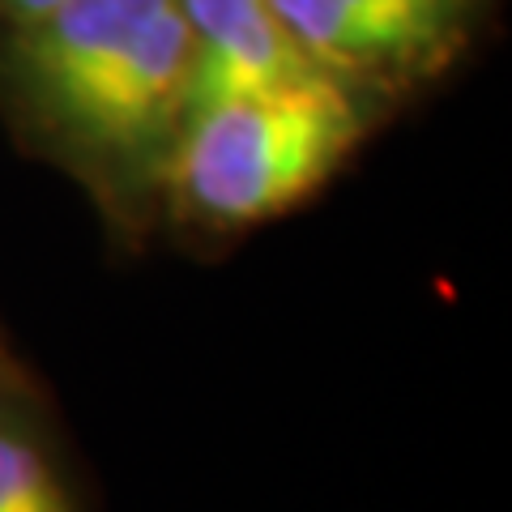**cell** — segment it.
<instances>
[{"label": "cell", "instance_id": "cell-5", "mask_svg": "<svg viewBox=\"0 0 512 512\" xmlns=\"http://www.w3.org/2000/svg\"><path fill=\"white\" fill-rule=\"evenodd\" d=\"M0 512H73L52 461L18 423H0Z\"/></svg>", "mask_w": 512, "mask_h": 512}, {"label": "cell", "instance_id": "cell-2", "mask_svg": "<svg viewBox=\"0 0 512 512\" xmlns=\"http://www.w3.org/2000/svg\"><path fill=\"white\" fill-rule=\"evenodd\" d=\"M380 111L325 73L192 111L167 163L163 210L205 235L274 222L346 167Z\"/></svg>", "mask_w": 512, "mask_h": 512}, {"label": "cell", "instance_id": "cell-4", "mask_svg": "<svg viewBox=\"0 0 512 512\" xmlns=\"http://www.w3.org/2000/svg\"><path fill=\"white\" fill-rule=\"evenodd\" d=\"M192 35L188 116L316 73L269 0H175Z\"/></svg>", "mask_w": 512, "mask_h": 512}, {"label": "cell", "instance_id": "cell-6", "mask_svg": "<svg viewBox=\"0 0 512 512\" xmlns=\"http://www.w3.org/2000/svg\"><path fill=\"white\" fill-rule=\"evenodd\" d=\"M56 5L60 0H0V35H9V30L43 18V13L56 9Z\"/></svg>", "mask_w": 512, "mask_h": 512}, {"label": "cell", "instance_id": "cell-1", "mask_svg": "<svg viewBox=\"0 0 512 512\" xmlns=\"http://www.w3.org/2000/svg\"><path fill=\"white\" fill-rule=\"evenodd\" d=\"M188 90L192 35L175 0H60L0 35V103L18 133L120 222L163 205Z\"/></svg>", "mask_w": 512, "mask_h": 512}, {"label": "cell", "instance_id": "cell-3", "mask_svg": "<svg viewBox=\"0 0 512 512\" xmlns=\"http://www.w3.org/2000/svg\"><path fill=\"white\" fill-rule=\"evenodd\" d=\"M303 60L389 111L453 69L495 0H269Z\"/></svg>", "mask_w": 512, "mask_h": 512}]
</instances>
